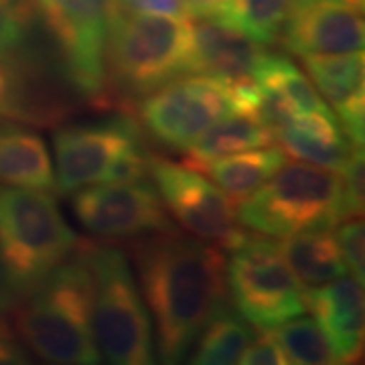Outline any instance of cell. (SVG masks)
Masks as SVG:
<instances>
[{"instance_id": "obj_31", "label": "cell", "mask_w": 365, "mask_h": 365, "mask_svg": "<svg viewBox=\"0 0 365 365\" xmlns=\"http://www.w3.org/2000/svg\"><path fill=\"white\" fill-rule=\"evenodd\" d=\"M26 37V29L9 9L6 0H0V55L9 53Z\"/></svg>"}, {"instance_id": "obj_2", "label": "cell", "mask_w": 365, "mask_h": 365, "mask_svg": "<svg viewBox=\"0 0 365 365\" xmlns=\"http://www.w3.org/2000/svg\"><path fill=\"white\" fill-rule=\"evenodd\" d=\"M9 319L26 351L57 365H93L100 359L91 335V282L79 250L47 278L19 297Z\"/></svg>"}, {"instance_id": "obj_17", "label": "cell", "mask_w": 365, "mask_h": 365, "mask_svg": "<svg viewBox=\"0 0 365 365\" xmlns=\"http://www.w3.org/2000/svg\"><path fill=\"white\" fill-rule=\"evenodd\" d=\"M300 59L345 136L355 146H364V51L302 55Z\"/></svg>"}, {"instance_id": "obj_16", "label": "cell", "mask_w": 365, "mask_h": 365, "mask_svg": "<svg viewBox=\"0 0 365 365\" xmlns=\"http://www.w3.org/2000/svg\"><path fill=\"white\" fill-rule=\"evenodd\" d=\"M307 313L323 329L339 364H355L364 355V284L347 274L307 292Z\"/></svg>"}, {"instance_id": "obj_30", "label": "cell", "mask_w": 365, "mask_h": 365, "mask_svg": "<svg viewBox=\"0 0 365 365\" xmlns=\"http://www.w3.org/2000/svg\"><path fill=\"white\" fill-rule=\"evenodd\" d=\"M29 364V351L14 333L11 319L0 314V365Z\"/></svg>"}, {"instance_id": "obj_32", "label": "cell", "mask_w": 365, "mask_h": 365, "mask_svg": "<svg viewBox=\"0 0 365 365\" xmlns=\"http://www.w3.org/2000/svg\"><path fill=\"white\" fill-rule=\"evenodd\" d=\"M19 299L16 290H14L13 280H11V274L6 270L2 256H0V314L9 313L13 309V304Z\"/></svg>"}, {"instance_id": "obj_5", "label": "cell", "mask_w": 365, "mask_h": 365, "mask_svg": "<svg viewBox=\"0 0 365 365\" xmlns=\"http://www.w3.org/2000/svg\"><path fill=\"white\" fill-rule=\"evenodd\" d=\"M191 43L189 16L114 11L106 43V78L124 100L144 98L187 73Z\"/></svg>"}, {"instance_id": "obj_21", "label": "cell", "mask_w": 365, "mask_h": 365, "mask_svg": "<svg viewBox=\"0 0 365 365\" xmlns=\"http://www.w3.org/2000/svg\"><path fill=\"white\" fill-rule=\"evenodd\" d=\"M276 244L304 294L347 274L337 237L331 230L288 235Z\"/></svg>"}, {"instance_id": "obj_15", "label": "cell", "mask_w": 365, "mask_h": 365, "mask_svg": "<svg viewBox=\"0 0 365 365\" xmlns=\"http://www.w3.org/2000/svg\"><path fill=\"white\" fill-rule=\"evenodd\" d=\"M264 55V45L220 16L195 19L187 73L215 78L223 83L242 81L254 76Z\"/></svg>"}, {"instance_id": "obj_26", "label": "cell", "mask_w": 365, "mask_h": 365, "mask_svg": "<svg viewBox=\"0 0 365 365\" xmlns=\"http://www.w3.org/2000/svg\"><path fill=\"white\" fill-rule=\"evenodd\" d=\"M278 345L287 355L288 364L335 365L339 364L327 341L323 329L311 317H294L272 327Z\"/></svg>"}, {"instance_id": "obj_29", "label": "cell", "mask_w": 365, "mask_h": 365, "mask_svg": "<svg viewBox=\"0 0 365 365\" xmlns=\"http://www.w3.org/2000/svg\"><path fill=\"white\" fill-rule=\"evenodd\" d=\"M114 11L130 14H170L189 16L185 0H114ZM191 19V16H189Z\"/></svg>"}, {"instance_id": "obj_7", "label": "cell", "mask_w": 365, "mask_h": 365, "mask_svg": "<svg viewBox=\"0 0 365 365\" xmlns=\"http://www.w3.org/2000/svg\"><path fill=\"white\" fill-rule=\"evenodd\" d=\"M225 284L235 311L260 329L307 314V294L292 276L278 244L248 235L225 258Z\"/></svg>"}, {"instance_id": "obj_10", "label": "cell", "mask_w": 365, "mask_h": 365, "mask_svg": "<svg viewBox=\"0 0 365 365\" xmlns=\"http://www.w3.org/2000/svg\"><path fill=\"white\" fill-rule=\"evenodd\" d=\"M138 114L146 132L175 150H189L195 140L232 112L225 83L185 73L144 96Z\"/></svg>"}, {"instance_id": "obj_9", "label": "cell", "mask_w": 365, "mask_h": 365, "mask_svg": "<svg viewBox=\"0 0 365 365\" xmlns=\"http://www.w3.org/2000/svg\"><path fill=\"white\" fill-rule=\"evenodd\" d=\"M148 173L170 215L187 234L222 250L237 248L248 234L235 217V201L185 163L150 157Z\"/></svg>"}, {"instance_id": "obj_12", "label": "cell", "mask_w": 365, "mask_h": 365, "mask_svg": "<svg viewBox=\"0 0 365 365\" xmlns=\"http://www.w3.org/2000/svg\"><path fill=\"white\" fill-rule=\"evenodd\" d=\"M71 207L90 234L106 240H134L175 227L157 187L144 181L83 187L76 191Z\"/></svg>"}, {"instance_id": "obj_23", "label": "cell", "mask_w": 365, "mask_h": 365, "mask_svg": "<svg viewBox=\"0 0 365 365\" xmlns=\"http://www.w3.org/2000/svg\"><path fill=\"white\" fill-rule=\"evenodd\" d=\"M287 163V153L280 146H262L244 153H235L227 157L213 158L195 167L203 170L235 203L272 177L276 170Z\"/></svg>"}, {"instance_id": "obj_18", "label": "cell", "mask_w": 365, "mask_h": 365, "mask_svg": "<svg viewBox=\"0 0 365 365\" xmlns=\"http://www.w3.org/2000/svg\"><path fill=\"white\" fill-rule=\"evenodd\" d=\"M252 79L258 88V114L274 132L299 114L329 108L311 78L284 55L266 51Z\"/></svg>"}, {"instance_id": "obj_34", "label": "cell", "mask_w": 365, "mask_h": 365, "mask_svg": "<svg viewBox=\"0 0 365 365\" xmlns=\"http://www.w3.org/2000/svg\"><path fill=\"white\" fill-rule=\"evenodd\" d=\"M341 2H347V4H351V6H355V9L364 11V0H341Z\"/></svg>"}, {"instance_id": "obj_3", "label": "cell", "mask_w": 365, "mask_h": 365, "mask_svg": "<svg viewBox=\"0 0 365 365\" xmlns=\"http://www.w3.org/2000/svg\"><path fill=\"white\" fill-rule=\"evenodd\" d=\"M361 215L343 182L341 170L311 163H284L254 193L235 203L237 223L264 237L333 230Z\"/></svg>"}, {"instance_id": "obj_19", "label": "cell", "mask_w": 365, "mask_h": 365, "mask_svg": "<svg viewBox=\"0 0 365 365\" xmlns=\"http://www.w3.org/2000/svg\"><path fill=\"white\" fill-rule=\"evenodd\" d=\"M276 140H280L282 150L297 160L335 170L343 169L353 150L359 148L345 136L331 108L292 118L276 130Z\"/></svg>"}, {"instance_id": "obj_28", "label": "cell", "mask_w": 365, "mask_h": 365, "mask_svg": "<svg viewBox=\"0 0 365 365\" xmlns=\"http://www.w3.org/2000/svg\"><path fill=\"white\" fill-rule=\"evenodd\" d=\"M240 364L244 365H287L288 359L282 347L274 337L272 329H264L260 335H254L246 351L242 353Z\"/></svg>"}, {"instance_id": "obj_14", "label": "cell", "mask_w": 365, "mask_h": 365, "mask_svg": "<svg viewBox=\"0 0 365 365\" xmlns=\"http://www.w3.org/2000/svg\"><path fill=\"white\" fill-rule=\"evenodd\" d=\"M278 41L299 57L364 51V16L341 0H297Z\"/></svg>"}, {"instance_id": "obj_8", "label": "cell", "mask_w": 365, "mask_h": 365, "mask_svg": "<svg viewBox=\"0 0 365 365\" xmlns=\"http://www.w3.org/2000/svg\"><path fill=\"white\" fill-rule=\"evenodd\" d=\"M114 0H41L39 23L51 37L73 88L98 104H110L106 43Z\"/></svg>"}, {"instance_id": "obj_22", "label": "cell", "mask_w": 365, "mask_h": 365, "mask_svg": "<svg viewBox=\"0 0 365 365\" xmlns=\"http://www.w3.org/2000/svg\"><path fill=\"white\" fill-rule=\"evenodd\" d=\"M274 140H276V132L262 120L260 114L230 112L197 138L195 144L187 150L185 165L195 169L213 158L270 146Z\"/></svg>"}, {"instance_id": "obj_25", "label": "cell", "mask_w": 365, "mask_h": 365, "mask_svg": "<svg viewBox=\"0 0 365 365\" xmlns=\"http://www.w3.org/2000/svg\"><path fill=\"white\" fill-rule=\"evenodd\" d=\"M297 0H225L220 19L260 45H274L287 25Z\"/></svg>"}, {"instance_id": "obj_20", "label": "cell", "mask_w": 365, "mask_h": 365, "mask_svg": "<svg viewBox=\"0 0 365 365\" xmlns=\"http://www.w3.org/2000/svg\"><path fill=\"white\" fill-rule=\"evenodd\" d=\"M0 185L55 191V173L43 136L16 124L0 126Z\"/></svg>"}, {"instance_id": "obj_6", "label": "cell", "mask_w": 365, "mask_h": 365, "mask_svg": "<svg viewBox=\"0 0 365 365\" xmlns=\"http://www.w3.org/2000/svg\"><path fill=\"white\" fill-rule=\"evenodd\" d=\"M78 244L49 191L0 185V256L19 297L63 264Z\"/></svg>"}, {"instance_id": "obj_27", "label": "cell", "mask_w": 365, "mask_h": 365, "mask_svg": "<svg viewBox=\"0 0 365 365\" xmlns=\"http://www.w3.org/2000/svg\"><path fill=\"white\" fill-rule=\"evenodd\" d=\"M337 232V244H339L341 256L345 260L347 272H351L355 280H359L364 284L365 280V234L364 222L357 217L343 220L335 225Z\"/></svg>"}, {"instance_id": "obj_13", "label": "cell", "mask_w": 365, "mask_h": 365, "mask_svg": "<svg viewBox=\"0 0 365 365\" xmlns=\"http://www.w3.org/2000/svg\"><path fill=\"white\" fill-rule=\"evenodd\" d=\"M136 144H140L138 128L128 118L59 128L53 136L55 191L67 195L104 182L118 157Z\"/></svg>"}, {"instance_id": "obj_11", "label": "cell", "mask_w": 365, "mask_h": 365, "mask_svg": "<svg viewBox=\"0 0 365 365\" xmlns=\"http://www.w3.org/2000/svg\"><path fill=\"white\" fill-rule=\"evenodd\" d=\"M67 88L73 83L61 63L51 66L43 53L26 45V37L0 55V118L4 120L35 126L61 124L73 112Z\"/></svg>"}, {"instance_id": "obj_33", "label": "cell", "mask_w": 365, "mask_h": 365, "mask_svg": "<svg viewBox=\"0 0 365 365\" xmlns=\"http://www.w3.org/2000/svg\"><path fill=\"white\" fill-rule=\"evenodd\" d=\"M189 16L193 19H205V16H217L222 11L225 0H185Z\"/></svg>"}, {"instance_id": "obj_4", "label": "cell", "mask_w": 365, "mask_h": 365, "mask_svg": "<svg viewBox=\"0 0 365 365\" xmlns=\"http://www.w3.org/2000/svg\"><path fill=\"white\" fill-rule=\"evenodd\" d=\"M91 282V335L100 359L153 364V321L128 256L116 246L79 242Z\"/></svg>"}, {"instance_id": "obj_24", "label": "cell", "mask_w": 365, "mask_h": 365, "mask_svg": "<svg viewBox=\"0 0 365 365\" xmlns=\"http://www.w3.org/2000/svg\"><path fill=\"white\" fill-rule=\"evenodd\" d=\"M254 337L248 321L237 313L222 307L199 333L193 345L191 361L197 365H234L240 364L242 353Z\"/></svg>"}, {"instance_id": "obj_1", "label": "cell", "mask_w": 365, "mask_h": 365, "mask_svg": "<svg viewBox=\"0 0 365 365\" xmlns=\"http://www.w3.org/2000/svg\"><path fill=\"white\" fill-rule=\"evenodd\" d=\"M128 250L155 321L158 357L165 364L182 361L209 319L225 307V254L175 227L134 237Z\"/></svg>"}]
</instances>
